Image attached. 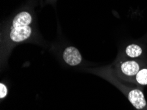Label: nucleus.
<instances>
[{
    "label": "nucleus",
    "mask_w": 147,
    "mask_h": 110,
    "mask_svg": "<svg viewBox=\"0 0 147 110\" xmlns=\"http://www.w3.org/2000/svg\"><path fill=\"white\" fill-rule=\"evenodd\" d=\"M8 90L7 88L3 82L0 83V98L1 99H3L6 97V96L7 95Z\"/></svg>",
    "instance_id": "obj_7"
},
{
    "label": "nucleus",
    "mask_w": 147,
    "mask_h": 110,
    "mask_svg": "<svg viewBox=\"0 0 147 110\" xmlns=\"http://www.w3.org/2000/svg\"><path fill=\"white\" fill-rule=\"evenodd\" d=\"M147 65L146 59H131L117 55L113 63L114 72L122 81L131 82L142 67Z\"/></svg>",
    "instance_id": "obj_3"
},
{
    "label": "nucleus",
    "mask_w": 147,
    "mask_h": 110,
    "mask_svg": "<svg viewBox=\"0 0 147 110\" xmlns=\"http://www.w3.org/2000/svg\"><path fill=\"white\" fill-rule=\"evenodd\" d=\"M131 83L141 88V87L143 88L144 86H147V65L140 69L135 77L133 78Z\"/></svg>",
    "instance_id": "obj_6"
},
{
    "label": "nucleus",
    "mask_w": 147,
    "mask_h": 110,
    "mask_svg": "<svg viewBox=\"0 0 147 110\" xmlns=\"http://www.w3.org/2000/svg\"><path fill=\"white\" fill-rule=\"evenodd\" d=\"M93 73L101 76L120 90L136 109L147 110V102L141 88L123 84L115 75L112 66L93 69Z\"/></svg>",
    "instance_id": "obj_2"
},
{
    "label": "nucleus",
    "mask_w": 147,
    "mask_h": 110,
    "mask_svg": "<svg viewBox=\"0 0 147 110\" xmlns=\"http://www.w3.org/2000/svg\"><path fill=\"white\" fill-rule=\"evenodd\" d=\"M32 16L28 11H21L15 15L7 36L1 43V61H5L13 47L28 40L32 36L33 29L30 24Z\"/></svg>",
    "instance_id": "obj_1"
},
{
    "label": "nucleus",
    "mask_w": 147,
    "mask_h": 110,
    "mask_svg": "<svg viewBox=\"0 0 147 110\" xmlns=\"http://www.w3.org/2000/svg\"><path fill=\"white\" fill-rule=\"evenodd\" d=\"M118 56L127 59L147 60V54L145 48L142 44L138 43L127 44L123 48V50L121 51Z\"/></svg>",
    "instance_id": "obj_4"
},
{
    "label": "nucleus",
    "mask_w": 147,
    "mask_h": 110,
    "mask_svg": "<svg viewBox=\"0 0 147 110\" xmlns=\"http://www.w3.org/2000/svg\"><path fill=\"white\" fill-rule=\"evenodd\" d=\"M62 58L66 64L70 66H77L82 61V55L75 47L69 46L64 50Z\"/></svg>",
    "instance_id": "obj_5"
}]
</instances>
